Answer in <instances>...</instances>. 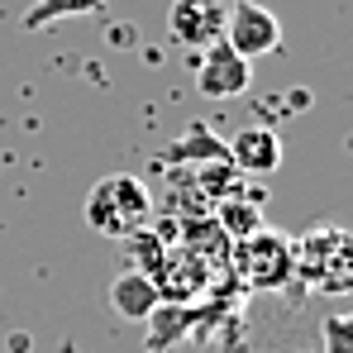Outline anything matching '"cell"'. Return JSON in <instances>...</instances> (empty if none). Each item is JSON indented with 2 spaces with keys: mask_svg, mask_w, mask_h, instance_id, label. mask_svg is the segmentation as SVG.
Returning a JSON list of instances; mask_svg holds the SVG:
<instances>
[{
  "mask_svg": "<svg viewBox=\"0 0 353 353\" xmlns=\"http://www.w3.org/2000/svg\"><path fill=\"white\" fill-rule=\"evenodd\" d=\"M234 268L243 272V282L253 292H277L296 277V248L277 230H258L243 243H234Z\"/></svg>",
  "mask_w": 353,
  "mask_h": 353,
  "instance_id": "obj_3",
  "label": "cell"
},
{
  "mask_svg": "<svg viewBox=\"0 0 353 353\" xmlns=\"http://www.w3.org/2000/svg\"><path fill=\"white\" fill-rule=\"evenodd\" d=\"M168 29L176 43L186 48H205L225 34V5L220 0H172L168 10Z\"/></svg>",
  "mask_w": 353,
  "mask_h": 353,
  "instance_id": "obj_7",
  "label": "cell"
},
{
  "mask_svg": "<svg viewBox=\"0 0 353 353\" xmlns=\"http://www.w3.org/2000/svg\"><path fill=\"white\" fill-rule=\"evenodd\" d=\"M220 158H225V143L210 129H191L186 139H176L158 153V163H220Z\"/></svg>",
  "mask_w": 353,
  "mask_h": 353,
  "instance_id": "obj_11",
  "label": "cell"
},
{
  "mask_svg": "<svg viewBox=\"0 0 353 353\" xmlns=\"http://www.w3.org/2000/svg\"><path fill=\"white\" fill-rule=\"evenodd\" d=\"M124 243V258L134 263V272H148L153 277V268L163 263V253H168V243H163V230H139V234L119 239Z\"/></svg>",
  "mask_w": 353,
  "mask_h": 353,
  "instance_id": "obj_13",
  "label": "cell"
},
{
  "mask_svg": "<svg viewBox=\"0 0 353 353\" xmlns=\"http://www.w3.org/2000/svg\"><path fill=\"white\" fill-rule=\"evenodd\" d=\"M86 225L105 239H129L139 230H148V215H153V196L139 176L129 172H110L101 176L91 191H86V205H81Z\"/></svg>",
  "mask_w": 353,
  "mask_h": 353,
  "instance_id": "obj_1",
  "label": "cell"
},
{
  "mask_svg": "<svg viewBox=\"0 0 353 353\" xmlns=\"http://www.w3.org/2000/svg\"><path fill=\"white\" fill-rule=\"evenodd\" d=\"M253 81V67L239 58L225 39L205 43L201 48V62H196V91L210 96V101H230V96H243Z\"/></svg>",
  "mask_w": 353,
  "mask_h": 353,
  "instance_id": "obj_5",
  "label": "cell"
},
{
  "mask_svg": "<svg viewBox=\"0 0 353 353\" xmlns=\"http://www.w3.org/2000/svg\"><path fill=\"white\" fill-rule=\"evenodd\" d=\"M105 296H110V310L124 315V320H148L158 310V301H163V292L153 287V277L148 272H134V268L115 272V282H110Z\"/></svg>",
  "mask_w": 353,
  "mask_h": 353,
  "instance_id": "obj_9",
  "label": "cell"
},
{
  "mask_svg": "<svg viewBox=\"0 0 353 353\" xmlns=\"http://www.w3.org/2000/svg\"><path fill=\"white\" fill-rule=\"evenodd\" d=\"M215 225H220V234L230 239V243H243L248 234H258V230H263V210H258L253 201H220Z\"/></svg>",
  "mask_w": 353,
  "mask_h": 353,
  "instance_id": "obj_12",
  "label": "cell"
},
{
  "mask_svg": "<svg viewBox=\"0 0 353 353\" xmlns=\"http://www.w3.org/2000/svg\"><path fill=\"white\" fill-rule=\"evenodd\" d=\"M320 334H325V353H353V320L349 315H325L320 320Z\"/></svg>",
  "mask_w": 353,
  "mask_h": 353,
  "instance_id": "obj_14",
  "label": "cell"
},
{
  "mask_svg": "<svg viewBox=\"0 0 353 353\" xmlns=\"http://www.w3.org/2000/svg\"><path fill=\"white\" fill-rule=\"evenodd\" d=\"M196 320H201L196 305H186V301H158V310L143 320V325H148V330H143V349L148 353H172L176 344L196 339Z\"/></svg>",
  "mask_w": 353,
  "mask_h": 353,
  "instance_id": "obj_8",
  "label": "cell"
},
{
  "mask_svg": "<svg viewBox=\"0 0 353 353\" xmlns=\"http://www.w3.org/2000/svg\"><path fill=\"white\" fill-rule=\"evenodd\" d=\"M105 5H110V0H34V5L24 10L19 29L34 34V29L58 24V19H72V14H105Z\"/></svg>",
  "mask_w": 353,
  "mask_h": 353,
  "instance_id": "obj_10",
  "label": "cell"
},
{
  "mask_svg": "<svg viewBox=\"0 0 353 353\" xmlns=\"http://www.w3.org/2000/svg\"><path fill=\"white\" fill-rule=\"evenodd\" d=\"M220 39L243 62H253V58H263V53H277L282 48V19L268 5H258V0H234L225 10V34Z\"/></svg>",
  "mask_w": 353,
  "mask_h": 353,
  "instance_id": "obj_4",
  "label": "cell"
},
{
  "mask_svg": "<svg viewBox=\"0 0 353 353\" xmlns=\"http://www.w3.org/2000/svg\"><path fill=\"white\" fill-rule=\"evenodd\" d=\"M296 277H305L315 292H349L353 282V239L339 225H315L310 234L292 239Z\"/></svg>",
  "mask_w": 353,
  "mask_h": 353,
  "instance_id": "obj_2",
  "label": "cell"
},
{
  "mask_svg": "<svg viewBox=\"0 0 353 353\" xmlns=\"http://www.w3.org/2000/svg\"><path fill=\"white\" fill-rule=\"evenodd\" d=\"M225 163H230L234 172H248V176L277 172V168H282V139H277V129H268V124L239 129L234 139L225 143Z\"/></svg>",
  "mask_w": 353,
  "mask_h": 353,
  "instance_id": "obj_6",
  "label": "cell"
}]
</instances>
